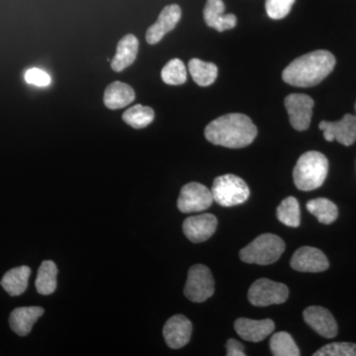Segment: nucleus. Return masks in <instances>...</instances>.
<instances>
[{"mask_svg":"<svg viewBox=\"0 0 356 356\" xmlns=\"http://www.w3.org/2000/svg\"><path fill=\"white\" fill-rule=\"evenodd\" d=\"M214 202L212 192L198 182L185 184L180 191L177 207L182 213L201 212Z\"/></svg>","mask_w":356,"mask_h":356,"instance_id":"6e6552de","label":"nucleus"},{"mask_svg":"<svg viewBox=\"0 0 356 356\" xmlns=\"http://www.w3.org/2000/svg\"><path fill=\"white\" fill-rule=\"evenodd\" d=\"M57 276L58 267L55 262L51 261L42 262L39 267L36 282H35L39 294L44 296L53 294L57 288Z\"/></svg>","mask_w":356,"mask_h":356,"instance_id":"412c9836","label":"nucleus"},{"mask_svg":"<svg viewBox=\"0 0 356 356\" xmlns=\"http://www.w3.org/2000/svg\"><path fill=\"white\" fill-rule=\"evenodd\" d=\"M270 350L275 356L300 355L298 346L286 332H280L273 334L270 339Z\"/></svg>","mask_w":356,"mask_h":356,"instance_id":"a878e982","label":"nucleus"},{"mask_svg":"<svg viewBox=\"0 0 356 356\" xmlns=\"http://www.w3.org/2000/svg\"><path fill=\"white\" fill-rule=\"evenodd\" d=\"M278 220L285 226L297 228L301 222V212H300V205L296 198H285L278 206L276 210Z\"/></svg>","mask_w":356,"mask_h":356,"instance_id":"b1692460","label":"nucleus"},{"mask_svg":"<svg viewBox=\"0 0 356 356\" xmlns=\"http://www.w3.org/2000/svg\"><path fill=\"white\" fill-rule=\"evenodd\" d=\"M304 320L320 336L332 339L337 334V324L331 312L320 306H312L303 313Z\"/></svg>","mask_w":356,"mask_h":356,"instance_id":"2eb2a0df","label":"nucleus"},{"mask_svg":"<svg viewBox=\"0 0 356 356\" xmlns=\"http://www.w3.org/2000/svg\"><path fill=\"white\" fill-rule=\"evenodd\" d=\"M329 172V161L324 154L312 151L300 156L293 178L297 188L302 191H312L324 184Z\"/></svg>","mask_w":356,"mask_h":356,"instance_id":"7ed1b4c3","label":"nucleus"},{"mask_svg":"<svg viewBox=\"0 0 356 356\" xmlns=\"http://www.w3.org/2000/svg\"><path fill=\"white\" fill-rule=\"evenodd\" d=\"M236 25V17L234 14H224L220 20L218 21L214 29L218 32H224L227 30L233 29Z\"/></svg>","mask_w":356,"mask_h":356,"instance_id":"2f4dec72","label":"nucleus"},{"mask_svg":"<svg viewBox=\"0 0 356 356\" xmlns=\"http://www.w3.org/2000/svg\"><path fill=\"white\" fill-rule=\"evenodd\" d=\"M191 322L184 315L173 316L163 327L165 343L173 350L186 346L191 341Z\"/></svg>","mask_w":356,"mask_h":356,"instance_id":"4468645a","label":"nucleus"},{"mask_svg":"<svg viewBox=\"0 0 356 356\" xmlns=\"http://www.w3.org/2000/svg\"><path fill=\"white\" fill-rule=\"evenodd\" d=\"M307 209L317 218L318 222L325 225L332 224L339 216L336 204L329 199H313L307 203Z\"/></svg>","mask_w":356,"mask_h":356,"instance_id":"5701e85b","label":"nucleus"},{"mask_svg":"<svg viewBox=\"0 0 356 356\" xmlns=\"http://www.w3.org/2000/svg\"><path fill=\"white\" fill-rule=\"evenodd\" d=\"M192 79L199 86H209L214 83L218 76L217 65L213 63L203 62L199 58H192L188 64Z\"/></svg>","mask_w":356,"mask_h":356,"instance_id":"4be33fe9","label":"nucleus"},{"mask_svg":"<svg viewBox=\"0 0 356 356\" xmlns=\"http://www.w3.org/2000/svg\"><path fill=\"white\" fill-rule=\"evenodd\" d=\"M224 14L225 4L222 0H207L204 8V20L206 24L214 28Z\"/></svg>","mask_w":356,"mask_h":356,"instance_id":"c756f323","label":"nucleus"},{"mask_svg":"<svg viewBox=\"0 0 356 356\" xmlns=\"http://www.w3.org/2000/svg\"><path fill=\"white\" fill-rule=\"evenodd\" d=\"M257 136V126L250 117L241 113H231L219 117L208 124L206 139L216 146L242 149L250 146Z\"/></svg>","mask_w":356,"mask_h":356,"instance_id":"f257e3e1","label":"nucleus"},{"mask_svg":"<svg viewBox=\"0 0 356 356\" xmlns=\"http://www.w3.org/2000/svg\"><path fill=\"white\" fill-rule=\"evenodd\" d=\"M217 226L218 220L214 215L202 214L187 218L182 228L191 242L202 243L214 235Z\"/></svg>","mask_w":356,"mask_h":356,"instance_id":"ddd939ff","label":"nucleus"},{"mask_svg":"<svg viewBox=\"0 0 356 356\" xmlns=\"http://www.w3.org/2000/svg\"><path fill=\"white\" fill-rule=\"evenodd\" d=\"M139 41L132 34L126 35L117 44L116 55L111 62V67L114 72H120L127 69L136 60Z\"/></svg>","mask_w":356,"mask_h":356,"instance_id":"a211bd4d","label":"nucleus"},{"mask_svg":"<svg viewBox=\"0 0 356 356\" xmlns=\"http://www.w3.org/2000/svg\"><path fill=\"white\" fill-rule=\"evenodd\" d=\"M135 100V91L128 84L114 81L107 86L104 92V104L107 108H123Z\"/></svg>","mask_w":356,"mask_h":356,"instance_id":"6ab92c4d","label":"nucleus"},{"mask_svg":"<svg viewBox=\"0 0 356 356\" xmlns=\"http://www.w3.org/2000/svg\"><path fill=\"white\" fill-rule=\"evenodd\" d=\"M212 195L215 202L222 207L240 205L250 197V188L242 178L234 175L217 177L213 182Z\"/></svg>","mask_w":356,"mask_h":356,"instance_id":"39448f33","label":"nucleus"},{"mask_svg":"<svg viewBox=\"0 0 356 356\" xmlns=\"http://www.w3.org/2000/svg\"><path fill=\"white\" fill-rule=\"evenodd\" d=\"M181 19V8L177 4L165 6L159 14L158 20L147 29L146 40L151 44H158L161 39L172 31Z\"/></svg>","mask_w":356,"mask_h":356,"instance_id":"f8f14e48","label":"nucleus"},{"mask_svg":"<svg viewBox=\"0 0 356 356\" xmlns=\"http://www.w3.org/2000/svg\"><path fill=\"white\" fill-rule=\"evenodd\" d=\"M295 0H266V9L269 18L274 20L282 19L286 17Z\"/></svg>","mask_w":356,"mask_h":356,"instance_id":"c85d7f7f","label":"nucleus"},{"mask_svg":"<svg viewBox=\"0 0 356 356\" xmlns=\"http://www.w3.org/2000/svg\"><path fill=\"white\" fill-rule=\"evenodd\" d=\"M284 104L289 115L290 124L295 130L306 131L310 127L315 105L310 96L294 93L285 98Z\"/></svg>","mask_w":356,"mask_h":356,"instance_id":"1a4fd4ad","label":"nucleus"},{"mask_svg":"<svg viewBox=\"0 0 356 356\" xmlns=\"http://www.w3.org/2000/svg\"><path fill=\"white\" fill-rule=\"evenodd\" d=\"M318 128L324 133V138L327 142L337 140L343 146H351L356 140V117L346 114L339 121H322Z\"/></svg>","mask_w":356,"mask_h":356,"instance_id":"9d476101","label":"nucleus"},{"mask_svg":"<svg viewBox=\"0 0 356 356\" xmlns=\"http://www.w3.org/2000/svg\"><path fill=\"white\" fill-rule=\"evenodd\" d=\"M336 65V58L330 51H314L293 60L283 70L285 83L297 88L317 86L329 76Z\"/></svg>","mask_w":356,"mask_h":356,"instance_id":"f03ea898","label":"nucleus"},{"mask_svg":"<svg viewBox=\"0 0 356 356\" xmlns=\"http://www.w3.org/2000/svg\"><path fill=\"white\" fill-rule=\"evenodd\" d=\"M161 79L163 83L170 86H180L187 79L186 67L179 58H173L161 70Z\"/></svg>","mask_w":356,"mask_h":356,"instance_id":"bb28decb","label":"nucleus"},{"mask_svg":"<svg viewBox=\"0 0 356 356\" xmlns=\"http://www.w3.org/2000/svg\"><path fill=\"white\" fill-rule=\"evenodd\" d=\"M274 329H275V325L270 318L250 320V318H240L235 323L236 334L245 341H252V343H259L264 341L269 334H273Z\"/></svg>","mask_w":356,"mask_h":356,"instance_id":"dca6fc26","label":"nucleus"},{"mask_svg":"<svg viewBox=\"0 0 356 356\" xmlns=\"http://www.w3.org/2000/svg\"><path fill=\"white\" fill-rule=\"evenodd\" d=\"M355 110H356V104H355Z\"/></svg>","mask_w":356,"mask_h":356,"instance_id":"72a5a7b5","label":"nucleus"},{"mask_svg":"<svg viewBox=\"0 0 356 356\" xmlns=\"http://www.w3.org/2000/svg\"><path fill=\"white\" fill-rule=\"evenodd\" d=\"M25 81L28 83L44 88V86H48L51 83V77L43 70L31 69L26 72Z\"/></svg>","mask_w":356,"mask_h":356,"instance_id":"7c9ffc66","label":"nucleus"},{"mask_svg":"<svg viewBox=\"0 0 356 356\" xmlns=\"http://www.w3.org/2000/svg\"><path fill=\"white\" fill-rule=\"evenodd\" d=\"M293 269L301 273H323L329 268V261L324 252L312 247L300 248L290 261Z\"/></svg>","mask_w":356,"mask_h":356,"instance_id":"9b49d317","label":"nucleus"},{"mask_svg":"<svg viewBox=\"0 0 356 356\" xmlns=\"http://www.w3.org/2000/svg\"><path fill=\"white\" fill-rule=\"evenodd\" d=\"M227 355L228 356H245V346L236 339H229L226 344Z\"/></svg>","mask_w":356,"mask_h":356,"instance_id":"473e14b6","label":"nucleus"},{"mask_svg":"<svg viewBox=\"0 0 356 356\" xmlns=\"http://www.w3.org/2000/svg\"><path fill=\"white\" fill-rule=\"evenodd\" d=\"M284 250L282 238L273 234H264L243 248L240 257L245 264L269 266L277 261Z\"/></svg>","mask_w":356,"mask_h":356,"instance_id":"20e7f679","label":"nucleus"},{"mask_svg":"<svg viewBox=\"0 0 356 356\" xmlns=\"http://www.w3.org/2000/svg\"><path fill=\"white\" fill-rule=\"evenodd\" d=\"M215 291V282L207 266L195 264L189 269L184 295L194 303H202L212 297Z\"/></svg>","mask_w":356,"mask_h":356,"instance_id":"423d86ee","label":"nucleus"},{"mask_svg":"<svg viewBox=\"0 0 356 356\" xmlns=\"http://www.w3.org/2000/svg\"><path fill=\"white\" fill-rule=\"evenodd\" d=\"M314 356H356V344L351 343H332L316 351Z\"/></svg>","mask_w":356,"mask_h":356,"instance_id":"cd10ccee","label":"nucleus"},{"mask_svg":"<svg viewBox=\"0 0 356 356\" xmlns=\"http://www.w3.org/2000/svg\"><path fill=\"white\" fill-rule=\"evenodd\" d=\"M44 313L41 307H20L13 311L9 317L11 330L20 337H26L32 331L33 325Z\"/></svg>","mask_w":356,"mask_h":356,"instance_id":"f3484780","label":"nucleus"},{"mask_svg":"<svg viewBox=\"0 0 356 356\" xmlns=\"http://www.w3.org/2000/svg\"><path fill=\"white\" fill-rule=\"evenodd\" d=\"M154 119V111L149 106L137 104L131 107L123 114V120L135 129L146 128Z\"/></svg>","mask_w":356,"mask_h":356,"instance_id":"393cba45","label":"nucleus"},{"mask_svg":"<svg viewBox=\"0 0 356 356\" xmlns=\"http://www.w3.org/2000/svg\"><path fill=\"white\" fill-rule=\"evenodd\" d=\"M288 296L289 290L286 285L267 278L255 281L248 293V301L252 305L257 307L282 304L286 302Z\"/></svg>","mask_w":356,"mask_h":356,"instance_id":"0eeeda50","label":"nucleus"},{"mask_svg":"<svg viewBox=\"0 0 356 356\" xmlns=\"http://www.w3.org/2000/svg\"><path fill=\"white\" fill-rule=\"evenodd\" d=\"M31 275L30 267L23 266L10 269L4 274L0 284L10 296H20L26 291Z\"/></svg>","mask_w":356,"mask_h":356,"instance_id":"aec40b11","label":"nucleus"}]
</instances>
